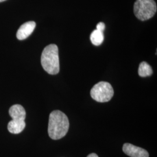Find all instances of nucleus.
<instances>
[{"label": "nucleus", "mask_w": 157, "mask_h": 157, "mask_svg": "<svg viewBox=\"0 0 157 157\" xmlns=\"http://www.w3.org/2000/svg\"><path fill=\"white\" fill-rule=\"evenodd\" d=\"M87 157H98V156L95 153H91V154H89Z\"/></svg>", "instance_id": "obj_12"}, {"label": "nucleus", "mask_w": 157, "mask_h": 157, "mask_svg": "<svg viewBox=\"0 0 157 157\" xmlns=\"http://www.w3.org/2000/svg\"><path fill=\"white\" fill-rule=\"evenodd\" d=\"M104 39V36L102 32L97 29L93 30L90 35V40L93 45L98 46L101 45Z\"/></svg>", "instance_id": "obj_10"}, {"label": "nucleus", "mask_w": 157, "mask_h": 157, "mask_svg": "<svg viewBox=\"0 0 157 157\" xmlns=\"http://www.w3.org/2000/svg\"><path fill=\"white\" fill-rule=\"evenodd\" d=\"M96 28H97V30H100V31L103 32V31L104 30V29L105 28V23L103 22L98 23L97 24Z\"/></svg>", "instance_id": "obj_11"}, {"label": "nucleus", "mask_w": 157, "mask_h": 157, "mask_svg": "<svg viewBox=\"0 0 157 157\" xmlns=\"http://www.w3.org/2000/svg\"><path fill=\"white\" fill-rule=\"evenodd\" d=\"M123 151L130 157H149V154L146 150L134 146L130 143L124 144Z\"/></svg>", "instance_id": "obj_5"}, {"label": "nucleus", "mask_w": 157, "mask_h": 157, "mask_svg": "<svg viewBox=\"0 0 157 157\" xmlns=\"http://www.w3.org/2000/svg\"><path fill=\"white\" fill-rule=\"evenodd\" d=\"M26 124L25 121H11L8 124V131L13 134H19L21 133L25 129Z\"/></svg>", "instance_id": "obj_8"}, {"label": "nucleus", "mask_w": 157, "mask_h": 157, "mask_svg": "<svg viewBox=\"0 0 157 157\" xmlns=\"http://www.w3.org/2000/svg\"><path fill=\"white\" fill-rule=\"evenodd\" d=\"M157 10V4L154 0H136L134 4L135 16L142 21L154 17Z\"/></svg>", "instance_id": "obj_3"}, {"label": "nucleus", "mask_w": 157, "mask_h": 157, "mask_svg": "<svg viewBox=\"0 0 157 157\" xmlns=\"http://www.w3.org/2000/svg\"><path fill=\"white\" fill-rule=\"evenodd\" d=\"M6 1V0H0V2H3V1Z\"/></svg>", "instance_id": "obj_13"}, {"label": "nucleus", "mask_w": 157, "mask_h": 157, "mask_svg": "<svg viewBox=\"0 0 157 157\" xmlns=\"http://www.w3.org/2000/svg\"><path fill=\"white\" fill-rule=\"evenodd\" d=\"M69 122L67 116L59 110L51 112L49 117L48 133L52 140L62 139L68 132Z\"/></svg>", "instance_id": "obj_1"}, {"label": "nucleus", "mask_w": 157, "mask_h": 157, "mask_svg": "<svg viewBox=\"0 0 157 157\" xmlns=\"http://www.w3.org/2000/svg\"><path fill=\"white\" fill-rule=\"evenodd\" d=\"M114 94L111 84L106 82H100L95 84L90 91V95L93 100L99 102L110 101Z\"/></svg>", "instance_id": "obj_4"}, {"label": "nucleus", "mask_w": 157, "mask_h": 157, "mask_svg": "<svg viewBox=\"0 0 157 157\" xmlns=\"http://www.w3.org/2000/svg\"><path fill=\"white\" fill-rule=\"evenodd\" d=\"M36 25V23L33 21H29L23 24L17 32V39L20 40L27 39L33 32Z\"/></svg>", "instance_id": "obj_6"}, {"label": "nucleus", "mask_w": 157, "mask_h": 157, "mask_svg": "<svg viewBox=\"0 0 157 157\" xmlns=\"http://www.w3.org/2000/svg\"><path fill=\"white\" fill-rule=\"evenodd\" d=\"M152 73L153 71L151 67L147 62L144 61L141 62L138 70V73L140 76L143 78L150 76Z\"/></svg>", "instance_id": "obj_9"}, {"label": "nucleus", "mask_w": 157, "mask_h": 157, "mask_svg": "<svg viewBox=\"0 0 157 157\" xmlns=\"http://www.w3.org/2000/svg\"><path fill=\"white\" fill-rule=\"evenodd\" d=\"M9 113L13 121H25V120L26 111L21 105L16 104L12 105L9 110Z\"/></svg>", "instance_id": "obj_7"}, {"label": "nucleus", "mask_w": 157, "mask_h": 157, "mask_svg": "<svg viewBox=\"0 0 157 157\" xmlns=\"http://www.w3.org/2000/svg\"><path fill=\"white\" fill-rule=\"evenodd\" d=\"M41 65L48 74L56 75L59 72L58 48L56 44H51L45 47L41 56Z\"/></svg>", "instance_id": "obj_2"}]
</instances>
